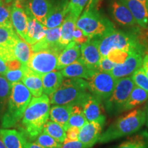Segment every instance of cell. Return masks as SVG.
Segmentation results:
<instances>
[{
  "mask_svg": "<svg viewBox=\"0 0 148 148\" xmlns=\"http://www.w3.org/2000/svg\"><path fill=\"white\" fill-rule=\"evenodd\" d=\"M49 110L50 100L46 94L31 99L23 118L17 125L18 131L27 142H32L42 132L49 119Z\"/></svg>",
  "mask_w": 148,
  "mask_h": 148,
  "instance_id": "cell-1",
  "label": "cell"
},
{
  "mask_svg": "<svg viewBox=\"0 0 148 148\" xmlns=\"http://www.w3.org/2000/svg\"><path fill=\"white\" fill-rule=\"evenodd\" d=\"M146 121L145 109L138 108L119 116L104 132L99 142L107 143L123 136L134 134L141 129Z\"/></svg>",
  "mask_w": 148,
  "mask_h": 148,
  "instance_id": "cell-2",
  "label": "cell"
},
{
  "mask_svg": "<svg viewBox=\"0 0 148 148\" xmlns=\"http://www.w3.org/2000/svg\"><path fill=\"white\" fill-rule=\"evenodd\" d=\"M31 99L32 93L23 82L12 84L6 109L1 116V126L3 128L17 126Z\"/></svg>",
  "mask_w": 148,
  "mask_h": 148,
  "instance_id": "cell-3",
  "label": "cell"
},
{
  "mask_svg": "<svg viewBox=\"0 0 148 148\" xmlns=\"http://www.w3.org/2000/svg\"><path fill=\"white\" fill-rule=\"evenodd\" d=\"M89 92L87 81L82 78L64 79L58 89L49 96L53 105H74L82 102Z\"/></svg>",
  "mask_w": 148,
  "mask_h": 148,
  "instance_id": "cell-4",
  "label": "cell"
},
{
  "mask_svg": "<svg viewBox=\"0 0 148 148\" xmlns=\"http://www.w3.org/2000/svg\"><path fill=\"white\" fill-rule=\"evenodd\" d=\"M99 49L101 56H107L112 49L144 53L143 45L134 35L116 29L99 38Z\"/></svg>",
  "mask_w": 148,
  "mask_h": 148,
  "instance_id": "cell-5",
  "label": "cell"
},
{
  "mask_svg": "<svg viewBox=\"0 0 148 148\" xmlns=\"http://www.w3.org/2000/svg\"><path fill=\"white\" fill-rule=\"evenodd\" d=\"M76 27L88 38H100L114 30V24L108 18L101 15L95 8L85 10L79 16Z\"/></svg>",
  "mask_w": 148,
  "mask_h": 148,
  "instance_id": "cell-6",
  "label": "cell"
},
{
  "mask_svg": "<svg viewBox=\"0 0 148 148\" xmlns=\"http://www.w3.org/2000/svg\"><path fill=\"white\" fill-rule=\"evenodd\" d=\"M134 86L132 76L118 79L112 95L103 101L105 110L109 115H116L123 112L125 103Z\"/></svg>",
  "mask_w": 148,
  "mask_h": 148,
  "instance_id": "cell-7",
  "label": "cell"
},
{
  "mask_svg": "<svg viewBox=\"0 0 148 148\" xmlns=\"http://www.w3.org/2000/svg\"><path fill=\"white\" fill-rule=\"evenodd\" d=\"M117 81L109 72L97 71L87 79L88 90L99 100L104 101L112 95Z\"/></svg>",
  "mask_w": 148,
  "mask_h": 148,
  "instance_id": "cell-8",
  "label": "cell"
},
{
  "mask_svg": "<svg viewBox=\"0 0 148 148\" xmlns=\"http://www.w3.org/2000/svg\"><path fill=\"white\" fill-rule=\"evenodd\" d=\"M61 51L56 49H47L33 52L27 67L41 75L54 71Z\"/></svg>",
  "mask_w": 148,
  "mask_h": 148,
  "instance_id": "cell-9",
  "label": "cell"
},
{
  "mask_svg": "<svg viewBox=\"0 0 148 148\" xmlns=\"http://www.w3.org/2000/svg\"><path fill=\"white\" fill-rule=\"evenodd\" d=\"M80 104L86 121H99L105 124L106 116L102 112V101L89 92Z\"/></svg>",
  "mask_w": 148,
  "mask_h": 148,
  "instance_id": "cell-10",
  "label": "cell"
},
{
  "mask_svg": "<svg viewBox=\"0 0 148 148\" xmlns=\"http://www.w3.org/2000/svg\"><path fill=\"white\" fill-rule=\"evenodd\" d=\"M143 56L140 52L131 53L123 64H116L110 73L117 79L132 76L135 71L142 67Z\"/></svg>",
  "mask_w": 148,
  "mask_h": 148,
  "instance_id": "cell-11",
  "label": "cell"
},
{
  "mask_svg": "<svg viewBox=\"0 0 148 148\" xmlns=\"http://www.w3.org/2000/svg\"><path fill=\"white\" fill-rule=\"evenodd\" d=\"M99 37L90 38L81 45L79 59L90 69L97 71L98 64L101 58L99 49Z\"/></svg>",
  "mask_w": 148,
  "mask_h": 148,
  "instance_id": "cell-12",
  "label": "cell"
},
{
  "mask_svg": "<svg viewBox=\"0 0 148 148\" xmlns=\"http://www.w3.org/2000/svg\"><path fill=\"white\" fill-rule=\"evenodd\" d=\"M11 21L12 27L20 38L25 40L26 37L28 18L22 2L14 1L11 4Z\"/></svg>",
  "mask_w": 148,
  "mask_h": 148,
  "instance_id": "cell-13",
  "label": "cell"
},
{
  "mask_svg": "<svg viewBox=\"0 0 148 148\" xmlns=\"http://www.w3.org/2000/svg\"><path fill=\"white\" fill-rule=\"evenodd\" d=\"M103 125V123L99 121L86 122L79 128L78 140L84 144L86 148L92 147L99 140Z\"/></svg>",
  "mask_w": 148,
  "mask_h": 148,
  "instance_id": "cell-14",
  "label": "cell"
},
{
  "mask_svg": "<svg viewBox=\"0 0 148 148\" xmlns=\"http://www.w3.org/2000/svg\"><path fill=\"white\" fill-rule=\"evenodd\" d=\"M24 8L37 21L45 25L47 16L53 8V5L50 0H30L27 4L24 5Z\"/></svg>",
  "mask_w": 148,
  "mask_h": 148,
  "instance_id": "cell-15",
  "label": "cell"
},
{
  "mask_svg": "<svg viewBox=\"0 0 148 148\" xmlns=\"http://www.w3.org/2000/svg\"><path fill=\"white\" fill-rule=\"evenodd\" d=\"M61 26L52 29H47L43 38L34 45H31L33 52L47 49H56L62 51L58 45L61 35Z\"/></svg>",
  "mask_w": 148,
  "mask_h": 148,
  "instance_id": "cell-16",
  "label": "cell"
},
{
  "mask_svg": "<svg viewBox=\"0 0 148 148\" xmlns=\"http://www.w3.org/2000/svg\"><path fill=\"white\" fill-rule=\"evenodd\" d=\"M110 10L114 19L119 25L133 26L137 24L127 7L119 0H113L112 1Z\"/></svg>",
  "mask_w": 148,
  "mask_h": 148,
  "instance_id": "cell-17",
  "label": "cell"
},
{
  "mask_svg": "<svg viewBox=\"0 0 148 148\" xmlns=\"http://www.w3.org/2000/svg\"><path fill=\"white\" fill-rule=\"evenodd\" d=\"M97 71L90 69L80 59L66 66L62 69L61 73L66 78H82L88 79Z\"/></svg>",
  "mask_w": 148,
  "mask_h": 148,
  "instance_id": "cell-18",
  "label": "cell"
},
{
  "mask_svg": "<svg viewBox=\"0 0 148 148\" xmlns=\"http://www.w3.org/2000/svg\"><path fill=\"white\" fill-rule=\"evenodd\" d=\"M80 55L81 51L79 45L75 42L71 41L59 54L56 70H62L66 66L73 63L78 60Z\"/></svg>",
  "mask_w": 148,
  "mask_h": 148,
  "instance_id": "cell-19",
  "label": "cell"
},
{
  "mask_svg": "<svg viewBox=\"0 0 148 148\" xmlns=\"http://www.w3.org/2000/svg\"><path fill=\"white\" fill-rule=\"evenodd\" d=\"M69 0H63L58 5L53 6L45 23L47 29H52L61 26L64 18L69 13L68 4Z\"/></svg>",
  "mask_w": 148,
  "mask_h": 148,
  "instance_id": "cell-20",
  "label": "cell"
},
{
  "mask_svg": "<svg viewBox=\"0 0 148 148\" xmlns=\"http://www.w3.org/2000/svg\"><path fill=\"white\" fill-rule=\"evenodd\" d=\"M25 11L27 14L28 23H27V29L25 40L30 45H32L43 38L47 28L37 21L28 11L26 10Z\"/></svg>",
  "mask_w": 148,
  "mask_h": 148,
  "instance_id": "cell-21",
  "label": "cell"
},
{
  "mask_svg": "<svg viewBox=\"0 0 148 148\" xmlns=\"http://www.w3.org/2000/svg\"><path fill=\"white\" fill-rule=\"evenodd\" d=\"M125 4L134 16L136 23L142 27H148V8L138 0H119Z\"/></svg>",
  "mask_w": 148,
  "mask_h": 148,
  "instance_id": "cell-22",
  "label": "cell"
},
{
  "mask_svg": "<svg viewBox=\"0 0 148 148\" xmlns=\"http://www.w3.org/2000/svg\"><path fill=\"white\" fill-rule=\"evenodd\" d=\"M0 138L6 148H26V138L14 129H0Z\"/></svg>",
  "mask_w": 148,
  "mask_h": 148,
  "instance_id": "cell-23",
  "label": "cell"
},
{
  "mask_svg": "<svg viewBox=\"0 0 148 148\" xmlns=\"http://www.w3.org/2000/svg\"><path fill=\"white\" fill-rule=\"evenodd\" d=\"M77 18H78L77 16L71 12H69L61 25L62 29H61V35L58 45L62 50L68 44L73 41V33L74 29L76 27Z\"/></svg>",
  "mask_w": 148,
  "mask_h": 148,
  "instance_id": "cell-24",
  "label": "cell"
},
{
  "mask_svg": "<svg viewBox=\"0 0 148 148\" xmlns=\"http://www.w3.org/2000/svg\"><path fill=\"white\" fill-rule=\"evenodd\" d=\"M22 82L35 97H40L43 92L42 75L32 71L28 67L25 68Z\"/></svg>",
  "mask_w": 148,
  "mask_h": 148,
  "instance_id": "cell-25",
  "label": "cell"
},
{
  "mask_svg": "<svg viewBox=\"0 0 148 148\" xmlns=\"http://www.w3.org/2000/svg\"><path fill=\"white\" fill-rule=\"evenodd\" d=\"M64 80V76L60 71H53L42 75L43 92L50 95L56 91Z\"/></svg>",
  "mask_w": 148,
  "mask_h": 148,
  "instance_id": "cell-26",
  "label": "cell"
},
{
  "mask_svg": "<svg viewBox=\"0 0 148 148\" xmlns=\"http://www.w3.org/2000/svg\"><path fill=\"white\" fill-rule=\"evenodd\" d=\"M71 109V105H54L50 108L49 118L51 121L58 123L66 130Z\"/></svg>",
  "mask_w": 148,
  "mask_h": 148,
  "instance_id": "cell-27",
  "label": "cell"
},
{
  "mask_svg": "<svg viewBox=\"0 0 148 148\" xmlns=\"http://www.w3.org/2000/svg\"><path fill=\"white\" fill-rule=\"evenodd\" d=\"M33 51L29 43L18 38L14 47V55L24 66H27L29 59L32 56Z\"/></svg>",
  "mask_w": 148,
  "mask_h": 148,
  "instance_id": "cell-28",
  "label": "cell"
},
{
  "mask_svg": "<svg viewBox=\"0 0 148 148\" xmlns=\"http://www.w3.org/2000/svg\"><path fill=\"white\" fill-rule=\"evenodd\" d=\"M115 148H148V132L141 131L130 136Z\"/></svg>",
  "mask_w": 148,
  "mask_h": 148,
  "instance_id": "cell-29",
  "label": "cell"
},
{
  "mask_svg": "<svg viewBox=\"0 0 148 148\" xmlns=\"http://www.w3.org/2000/svg\"><path fill=\"white\" fill-rule=\"evenodd\" d=\"M148 99V93L145 90L135 85L123 108V112L132 110L138 105L145 103Z\"/></svg>",
  "mask_w": 148,
  "mask_h": 148,
  "instance_id": "cell-30",
  "label": "cell"
},
{
  "mask_svg": "<svg viewBox=\"0 0 148 148\" xmlns=\"http://www.w3.org/2000/svg\"><path fill=\"white\" fill-rule=\"evenodd\" d=\"M42 132L61 143H63L66 138V130L62 125L52 121H47L44 125Z\"/></svg>",
  "mask_w": 148,
  "mask_h": 148,
  "instance_id": "cell-31",
  "label": "cell"
},
{
  "mask_svg": "<svg viewBox=\"0 0 148 148\" xmlns=\"http://www.w3.org/2000/svg\"><path fill=\"white\" fill-rule=\"evenodd\" d=\"M12 90V84L5 77L0 75V116H2L6 109Z\"/></svg>",
  "mask_w": 148,
  "mask_h": 148,
  "instance_id": "cell-32",
  "label": "cell"
},
{
  "mask_svg": "<svg viewBox=\"0 0 148 148\" xmlns=\"http://www.w3.org/2000/svg\"><path fill=\"white\" fill-rule=\"evenodd\" d=\"M18 38L13 27H0V48L14 47Z\"/></svg>",
  "mask_w": 148,
  "mask_h": 148,
  "instance_id": "cell-33",
  "label": "cell"
},
{
  "mask_svg": "<svg viewBox=\"0 0 148 148\" xmlns=\"http://www.w3.org/2000/svg\"><path fill=\"white\" fill-rule=\"evenodd\" d=\"M87 121L84 116L81 104L77 103V104L72 105L71 115H70L66 129L70 127H77L78 128H80Z\"/></svg>",
  "mask_w": 148,
  "mask_h": 148,
  "instance_id": "cell-34",
  "label": "cell"
},
{
  "mask_svg": "<svg viewBox=\"0 0 148 148\" xmlns=\"http://www.w3.org/2000/svg\"><path fill=\"white\" fill-rule=\"evenodd\" d=\"M0 27H12L11 21V5L0 0Z\"/></svg>",
  "mask_w": 148,
  "mask_h": 148,
  "instance_id": "cell-35",
  "label": "cell"
},
{
  "mask_svg": "<svg viewBox=\"0 0 148 148\" xmlns=\"http://www.w3.org/2000/svg\"><path fill=\"white\" fill-rule=\"evenodd\" d=\"M35 142L44 148H61L62 144L44 132H42L38 135L35 139Z\"/></svg>",
  "mask_w": 148,
  "mask_h": 148,
  "instance_id": "cell-36",
  "label": "cell"
},
{
  "mask_svg": "<svg viewBox=\"0 0 148 148\" xmlns=\"http://www.w3.org/2000/svg\"><path fill=\"white\" fill-rule=\"evenodd\" d=\"M132 78L136 86L141 88L148 93V77L144 72L143 68L140 67L135 71L132 75Z\"/></svg>",
  "mask_w": 148,
  "mask_h": 148,
  "instance_id": "cell-37",
  "label": "cell"
},
{
  "mask_svg": "<svg viewBox=\"0 0 148 148\" xmlns=\"http://www.w3.org/2000/svg\"><path fill=\"white\" fill-rule=\"evenodd\" d=\"M130 54L131 52L127 51L121 49H112L108 53L107 57L115 64H121L126 60Z\"/></svg>",
  "mask_w": 148,
  "mask_h": 148,
  "instance_id": "cell-38",
  "label": "cell"
},
{
  "mask_svg": "<svg viewBox=\"0 0 148 148\" xmlns=\"http://www.w3.org/2000/svg\"><path fill=\"white\" fill-rule=\"evenodd\" d=\"M88 2V0H69L68 11L79 18Z\"/></svg>",
  "mask_w": 148,
  "mask_h": 148,
  "instance_id": "cell-39",
  "label": "cell"
},
{
  "mask_svg": "<svg viewBox=\"0 0 148 148\" xmlns=\"http://www.w3.org/2000/svg\"><path fill=\"white\" fill-rule=\"evenodd\" d=\"M26 67L27 66H23V67L20 69L8 71L3 75L10 84H14V83L18 82L22 80L24 76L25 69Z\"/></svg>",
  "mask_w": 148,
  "mask_h": 148,
  "instance_id": "cell-40",
  "label": "cell"
},
{
  "mask_svg": "<svg viewBox=\"0 0 148 148\" xmlns=\"http://www.w3.org/2000/svg\"><path fill=\"white\" fill-rule=\"evenodd\" d=\"M115 65L116 64L109 60L107 56H101L98 64L97 71L110 73Z\"/></svg>",
  "mask_w": 148,
  "mask_h": 148,
  "instance_id": "cell-41",
  "label": "cell"
},
{
  "mask_svg": "<svg viewBox=\"0 0 148 148\" xmlns=\"http://www.w3.org/2000/svg\"><path fill=\"white\" fill-rule=\"evenodd\" d=\"M89 39L90 38L86 36L80 29L77 27H75L73 33V41L75 42L78 45H82Z\"/></svg>",
  "mask_w": 148,
  "mask_h": 148,
  "instance_id": "cell-42",
  "label": "cell"
},
{
  "mask_svg": "<svg viewBox=\"0 0 148 148\" xmlns=\"http://www.w3.org/2000/svg\"><path fill=\"white\" fill-rule=\"evenodd\" d=\"M79 128L70 127L66 130V138L64 140H78Z\"/></svg>",
  "mask_w": 148,
  "mask_h": 148,
  "instance_id": "cell-43",
  "label": "cell"
},
{
  "mask_svg": "<svg viewBox=\"0 0 148 148\" xmlns=\"http://www.w3.org/2000/svg\"><path fill=\"white\" fill-rule=\"evenodd\" d=\"M61 148H86L79 140H64Z\"/></svg>",
  "mask_w": 148,
  "mask_h": 148,
  "instance_id": "cell-44",
  "label": "cell"
},
{
  "mask_svg": "<svg viewBox=\"0 0 148 148\" xmlns=\"http://www.w3.org/2000/svg\"><path fill=\"white\" fill-rule=\"evenodd\" d=\"M8 71H12V70L20 69L23 67V65L17 59H13V60H9L6 62Z\"/></svg>",
  "mask_w": 148,
  "mask_h": 148,
  "instance_id": "cell-45",
  "label": "cell"
},
{
  "mask_svg": "<svg viewBox=\"0 0 148 148\" xmlns=\"http://www.w3.org/2000/svg\"><path fill=\"white\" fill-rule=\"evenodd\" d=\"M8 71L6 62L0 56V75H3Z\"/></svg>",
  "mask_w": 148,
  "mask_h": 148,
  "instance_id": "cell-46",
  "label": "cell"
},
{
  "mask_svg": "<svg viewBox=\"0 0 148 148\" xmlns=\"http://www.w3.org/2000/svg\"><path fill=\"white\" fill-rule=\"evenodd\" d=\"M142 68H143L144 72H145L147 76L148 77V54L145 55L143 58V64H142Z\"/></svg>",
  "mask_w": 148,
  "mask_h": 148,
  "instance_id": "cell-47",
  "label": "cell"
},
{
  "mask_svg": "<svg viewBox=\"0 0 148 148\" xmlns=\"http://www.w3.org/2000/svg\"><path fill=\"white\" fill-rule=\"evenodd\" d=\"M98 1H99V0H88V2L87 3V5H86L85 10H88V9L94 8L96 3L98 2Z\"/></svg>",
  "mask_w": 148,
  "mask_h": 148,
  "instance_id": "cell-48",
  "label": "cell"
},
{
  "mask_svg": "<svg viewBox=\"0 0 148 148\" xmlns=\"http://www.w3.org/2000/svg\"><path fill=\"white\" fill-rule=\"evenodd\" d=\"M26 148H44L42 146L38 145L36 142H27L26 144Z\"/></svg>",
  "mask_w": 148,
  "mask_h": 148,
  "instance_id": "cell-49",
  "label": "cell"
},
{
  "mask_svg": "<svg viewBox=\"0 0 148 148\" xmlns=\"http://www.w3.org/2000/svg\"><path fill=\"white\" fill-rule=\"evenodd\" d=\"M23 1H25V0H4L5 3H7V4H10V5L13 2H14V1H20V2H23Z\"/></svg>",
  "mask_w": 148,
  "mask_h": 148,
  "instance_id": "cell-50",
  "label": "cell"
},
{
  "mask_svg": "<svg viewBox=\"0 0 148 148\" xmlns=\"http://www.w3.org/2000/svg\"><path fill=\"white\" fill-rule=\"evenodd\" d=\"M145 111H146V121H145V123H146V125H147V127L148 128V103L147 105V107H146Z\"/></svg>",
  "mask_w": 148,
  "mask_h": 148,
  "instance_id": "cell-51",
  "label": "cell"
},
{
  "mask_svg": "<svg viewBox=\"0 0 148 148\" xmlns=\"http://www.w3.org/2000/svg\"><path fill=\"white\" fill-rule=\"evenodd\" d=\"M138 1L143 3V4L148 8V0H138Z\"/></svg>",
  "mask_w": 148,
  "mask_h": 148,
  "instance_id": "cell-52",
  "label": "cell"
},
{
  "mask_svg": "<svg viewBox=\"0 0 148 148\" xmlns=\"http://www.w3.org/2000/svg\"><path fill=\"white\" fill-rule=\"evenodd\" d=\"M0 148H6L5 147V146L4 145V144L2 142V140H1V138H0Z\"/></svg>",
  "mask_w": 148,
  "mask_h": 148,
  "instance_id": "cell-53",
  "label": "cell"
}]
</instances>
